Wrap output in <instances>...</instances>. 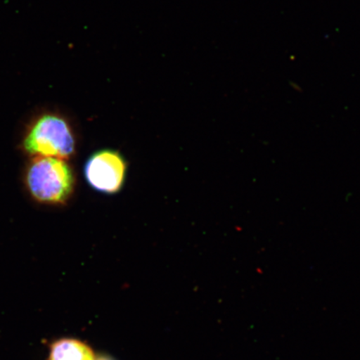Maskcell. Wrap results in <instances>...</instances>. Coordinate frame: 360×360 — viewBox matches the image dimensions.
I'll list each match as a JSON object with an SVG mask.
<instances>
[{"mask_svg": "<svg viewBox=\"0 0 360 360\" xmlns=\"http://www.w3.org/2000/svg\"><path fill=\"white\" fill-rule=\"evenodd\" d=\"M24 175L30 196L46 205H65L73 195L75 178L65 160L52 157H31Z\"/></svg>", "mask_w": 360, "mask_h": 360, "instance_id": "cell-1", "label": "cell"}, {"mask_svg": "<svg viewBox=\"0 0 360 360\" xmlns=\"http://www.w3.org/2000/svg\"><path fill=\"white\" fill-rule=\"evenodd\" d=\"M22 150L31 157L70 159L75 154L76 139L66 117L55 111L36 115L22 136Z\"/></svg>", "mask_w": 360, "mask_h": 360, "instance_id": "cell-2", "label": "cell"}, {"mask_svg": "<svg viewBox=\"0 0 360 360\" xmlns=\"http://www.w3.org/2000/svg\"><path fill=\"white\" fill-rule=\"evenodd\" d=\"M127 165L120 153L103 150L89 157L84 175L89 186L103 193H115L123 187Z\"/></svg>", "mask_w": 360, "mask_h": 360, "instance_id": "cell-3", "label": "cell"}, {"mask_svg": "<svg viewBox=\"0 0 360 360\" xmlns=\"http://www.w3.org/2000/svg\"><path fill=\"white\" fill-rule=\"evenodd\" d=\"M48 360H96V357L87 344L66 338L51 345Z\"/></svg>", "mask_w": 360, "mask_h": 360, "instance_id": "cell-4", "label": "cell"}, {"mask_svg": "<svg viewBox=\"0 0 360 360\" xmlns=\"http://www.w3.org/2000/svg\"><path fill=\"white\" fill-rule=\"evenodd\" d=\"M96 360H110L108 358H105V357H101V358H98V359H96Z\"/></svg>", "mask_w": 360, "mask_h": 360, "instance_id": "cell-5", "label": "cell"}]
</instances>
